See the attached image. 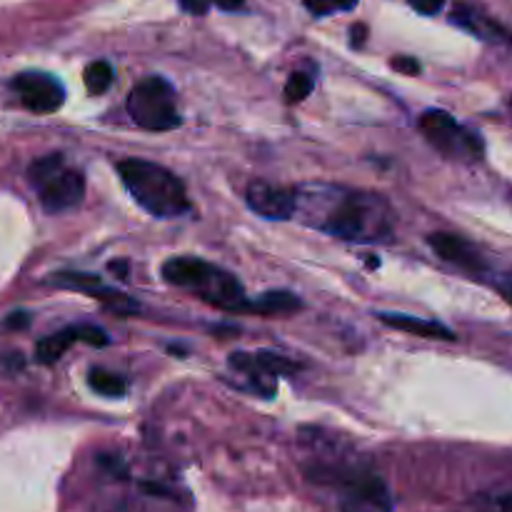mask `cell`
Wrapping results in <instances>:
<instances>
[{
  "label": "cell",
  "mask_w": 512,
  "mask_h": 512,
  "mask_svg": "<svg viewBox=\"0 0 512 512\" xmlns=\"http://www.w3.org/2000/svg\"><path fill=\"white\" fill-rule=\"evenodd\" d=\"M213 3L223 10H238V8H243L245 0H213Z\"/></svg>",
  "instance_id": "27"
},
{
  "label": "cell",
  "mask_w": 512,
  "mask_h": 512,
  "mask_svg": "<svg viewBox=\"0 0 512 512\" xmlns=\"http://www.w3.org/2000/svg\"><path fill=\"white\" fill-rule=\"evenodd\" d=\"M365 43V25H353V45Z\"/></svg>",
  "instance_id": "29"
},
{
  "label": "cell",
  "mask_w": 512,
  "mask_h": 512,
  "mask_svg": "<svg viewBox=\"0 0 512 512\" xmlns=\"http://www.w3.org/2000/svg\"><path fill=\"white\" fill-rule=\"evenodd\" d=\"M163 278L175 288L198 295L213 308L225 313H245L248 310V295L243 285L228 270L208 263L203 258H170L163 263Z\"/></svg>",
  "instance_id": "3"
},
{
  "label": "cell",
  "mask_w": 512,
  "mask_h": 512,
  "mask_svg": "<svg viewBox=\"0 0 512 512\" xmlns=\"http://www.w3.org/2000/svg\"><path fill=\"white\" fill-rule=\"evenodd\" d=\"M315 83L308 73H293L285 83V100L288 103H303L310 93H313Z\"/></svg>",
  "instance_id": "18"
},
{
  "label": "cell",
  "mask_w": 512,
  "mask_h": 512,
  "mask_svg": "<svg viewBox=\"0 0 512 512\" xmlns=\"http://www.w3.org/2000/svg\"><path fill=\"white\" fill-rule=\"evenodd\" d=\"M73 343H78V328H75V325H70V328H63V330H58V333H53V335H48V338L40 340V343L35 345V360H38L40 365L58 363V360L68 353L70 345Z\"/></svg>",
  "instance_id": "15"
},
{
  "label": "cell",
  "mask_w": 512,
  "mask_h": 512,
  "mask_svg": "<svg viewBox=\"0 0 512 512\" xmlns=\"http://www.w3.org/2000/svg\"><path fill=\"white\" fill-rule=\"evenodd\" d=\"M303 3L313 15H328L335 10V5L330 0H303Z\"/></svg>",
  "instance_id": "23"
},
{
  "label": "cell",
  "mask_w": 512,
  "mask_h": 512,
  "mask_svg": "<svg viewBox=\"0 0 512 512\" xmlns=\"http://www.w3.org/2000/svg\"><path fill=\"white\" fill-rule=\"evenodd\" d=\"M110 270H113L118 278H128V263L125 260H118V263H110Z\"/></svg>",
  "instance_id": "28"
},
{
  "label": "cell",
  "mask_w": 512,
  "mask_h": 512,
  "mask_svg": "<svg viewBox=\"0 0 512 512\" xmlns=\"http://www.w3.org/2000/svg\"><path fill=\"white\" fill-rule=\"evenodd\" d=\"M298 210L305 223L350 243H378L393 235V210L383 195L363 190L308 185L295 190Z\"/></svg>",
  "instance_id": "1"
},
{
  "label": "cell",
  "mask_w": 512,
  "mask_h": 512,
  "mask_svg": "<svg viewBox=\"0 0 512 512\" xmlns=\"http://www.w3.org/2000/svg\"><path fill=\"white\" fill-rule=\"evenodd\" d=\"M393 68L400 70V73H405V75H418L420 73V63H418V60H413V58H395Z\"/></svg>",
  "instance_id": "22"
},
{
  "label": "cell",
  "mask_w": 512,
  "mask_h": 512,
  "mask_svg": "<svg viewBox=\"0 0 512 512\" xmlns=\"http://www.w3.org/2000/svg\"><path fill=\"white\" fill-rule=\"evenodd\" d=\"M488 512H512V493L510 495H503V498L495 500V503L490 505Z\"/></svg>",
  "instance_id": "26"
},
{
  "label": "cell",
  "mask_w": 512,
  "mask_h": 512,
  "mask_svg": "<svg viewBox=\"0 0 512 512\" xmlns=\"http://www.w3.org/2000/svg\"><path fill=\"white\" fill-rule=\"evenodd\" d=\"M118 175L130 198L153 218H180L190 210L185 183L163 165L143 158H125L118 163Z\"/></svg>",
  "instance_id": "2"
},
{
  "label": "cell",
  "mask_w": 512,
  "mask_h": 512,
  "mask_svg": "<svg viewBox=\"0 0 512 512\" xmlns=\"http://www.w3.org/2000/svg\"><path fill=\"white\" fill-rule=\"evenodd\" d=\"M58 288H68V290H80V293L90 295V298L100 300L110 313L120 315V318H128V315H135L140 310V305L135 303L133 298H128L120 290L108 288L98 275H88V273H58L53 275L50 280Z\"/></svg>",
  "instance_id": "11"
},
{
  "label": "cell",
  "mask_w": 512,
  "mask_h": 512,
  "mask_svg": "<svg viewBox=\"0 0 512 512\" xmlns=\"http://www.w3.org/2000/svg\"><path fill=\"white\" fill-rule=\"evenodd\" d=\"M230 368L238 370L240 375L253 383L255 393H260L263 398H273L275 393V378H283V375L298 373V365L293 363L285 355L273 353V350H260V353H233L230 355Z\"/></svg>",
  "instance_id": "8"
},
{
  "label": "cell",
  "mask_w": 512,
  "mask_h": 512,
  "mask_svg": "<svg viewBox=\"0 0 512 512\" xmlns=\"http://www.w3.org/2000/svg\"><path fill=\"white\" fill-rule=\"evenodd\" d=\"M28 178L35 185V190H38L40 205L48 213L73 210L85 198L83 173L68 168L63 163V155H48V158L35 160L28 168Z\"/></svg>",
  "instance_id": "5"
},
{
  "label": "cell",
  "mask_w": 512,
  "mask_h": 512,
  "mask_svg": "<svg viewBox=\"0 0 512 512\" xmlns=\"http://www.w3.org/2000/svg\"><path fill=\"white\" fill-rule=\"evenodd\" d=\"M28 325H30L28 313H13V315H8V320H5V328H13V330L28 328Z\"/></svg>",
  "instance_id": "25"
},
{
  "label": "cell",
  "mask_w": 512,
  "mask_h": 512,
  "mask_svg": "<svg viewBox=\"0 0 512 512\" xmlns=\"http://www.w3.org/2000/svg\"><path fill=\"white\" fill-rule=\"evenodd\" d=\"M430 248L435 250L438 258H443L445 263L455 265L460 273L470 275V278L483 280L485 275H490V263L480 248L475 243H470L468 238L455 233H433L428 238Z\"/></svg>",
  "instance_id": "10"
},
{
  "label": "cell",
  "mask_w": 512,
  "mask_h": 512,
  "mask_svg": "<svg viewBox=\"0 0 512 512\" xmlns=\"http://www.w3.org/2000/svg\"><path fill=\"white\" fill-rule=\"evenodd\" d=\"M420 130L433 148L450 158L475 160L483 155V140L478 133L463 128L458 120L445 110H428L420 118Z\"/></svg>",
  "instance_id": "7"
},
{
  "label": "cell",
  "mask_w": 512,
  "mask_h": 512,
  "mask_svg": "<svg viewBox=\"0 0 512 512\" xmlns=\"http://www.w3.org/2000/svg\"><path fill=\"white\" fill-rule=\"evenodd\" d=\"M495 288L500 290V295H503L508 303H512V270H508V273L498 275V280H495Z\"/></svg>",
  "instance_id": "24"
},
{
  "label": "cell",
  "mask_w": 512,
  "mask_h": 512,
  "mask_svg": "<svg viewBox=\"0 0 512 512\" xmlns=\"http://www.w3.org/2000/svg\"><path fill=\"white\" fill-rule=\"evenodd\" d=\"M88 385L103 398H123L128 393V383H125L123 375L110 373L105 368H93L88 373Z\"/></svg>",
  "instance_id": "16"
},
{
  "label": "cell",
  "mask_w": 512,
  "mask_h": 512,
  "mask_svg": "<svg viewBox=\"0 0 512 512\" xmlns=\"http://www.w3.org/2000/svg\"><path fill=\"white\" fill-rule=\"evenodd\" d=\"M378 320L388 328L400 330V333L418 335V338L428 340H455V333L448 325L438 323V320L428 318H415V315H403V313H378Z\"/></svg>",
  "instance_id": "13"
},
{
  "label": "cell",
  "mask_w": 512,
  "mask_h": 512,
  "mask_svg": "<svg viewBox=\"0 0 512 512\" xmlns=\"http://www.w3.org/2000/svg\"><path fill=\"white\" fill-rule=\"evenodd\" d=\"M75 328H78L80 343H88V345H93V348H105V345L110 343L108 333H105L103 328H98V325L83 323V325H75Z\"/></svg>",
  "instance_id": "19"
},
{
  "label": "cell",
  "mask_w": 512,
  "mask_h": 512,
  "mask_svg": "<svg viewBox=\"0 0 512 512\" xmlns=\"http://www.w3.org/2000/svg\"><path fill=\"white\" fill-rule=\"evenodd\" d=\"M330 3H333L338 10H350L358 5V0H330Z\"/></svg>",
  "instance_id": "30"
},
{
  "label": "cell",
  "mask_w": 512,
  "mask_h": 512,
  "mask_svg": "<svg viewBox=\"0 0 512 512\" xmlns=\"http://www.w3.org/2000/svg\"><path fill=\"white\" fill-rule=\"evenodd\" d=\"M303 308L300 298L290 290H270V293L260 295L258 300H250L248 310L250 313L265 315V318H275V315H290L298 313Z\"/></svg>",
  "instance_id": "14"
},
{
  "label": "cell",
  "mask_w": 512,
  "mask_h": 512,
  "mask_svg": "<svg viewBox=\"0 0 512 512\" xmlns=\"http://www.w3.org/2000/svg\"><path fill=\"white\" fill-rule=\"evenodd\" d=\"M308 478L335 490L340 512H393V495L385 480L363 465L318 463L308 470Z\"/></svg>",
  "instance_id": "4"
},
{
  "label": "cell",
  "mask_w": 512,
  "mask_h": 512,
  "mask_svg": "<svg viewBox=\"0 0 512 512\" xmlns=\"http://www.w3.org/2000/svg\"><path fill=\"white\" fill-rule=\"evenodd\" d=\"M13 90L18 93L20 103L25 108L40 115L55 113L65 100V90L60 80L48 73H40V70H28V73L15 75Z\"/></svg>",
  "instance_id": "9"
},
{
  "label": "cell",
  "mask_w": 512,
  "mask_h": 512,
  "mask_svg": "<svg viewBox=\"0 0 512 512\" xmlns=\"http://www.w3.org/2000/svg\"><path fill=\"white\" fill-rule=\"evenodd\" d=\"M83 80L90 95H103L105 90L113 85V68H110V63H105V60H95V63H90L88 68H85Z\"/></svg>",
  "instance_id": "17"
},
{
  "label": "cell",
  "mask_w": 512,
  "mask_h": 512,
  "mask_svg": "<svg viewBox=\"0 0 512 512\" xmlns=\"http://www.w3.org/2000/svg\"><path fill=\"white\" fill-rule=\"evenodd\" d=\"M245 203L253 213L265 220H290L298 210V195L295 190L283 185L268 183V180H253L245 190Z\"/></svg>",
  "instance_id": "12"
},
{
  "label": "cell",
  "mask_w": 512,
  "mask_h": 512,
  "mask_svg": "<svg viewBox=\"0 0 512 512\" xmlns=\"http://www.w3.org/2000/svg\"><path fill=\"white\" fill-rule=\"evenodd\" d=\"M128 113L138 128L150 133H165L180 125V113L175 108V90L160 75L140 80L128 95Z\"/></svg>",
  "instance_id": "6"
},
{
  "label": "cell",
  "mask_w": 512,
  "mask_h": 512,
  "mask_svg": "<svg viewBox=\"0 0 512 512\" xmlns=\"http://www.w3.org/2000/svg\"><path fill=\"white\" fill-rule=\"evenodd\" d=\"M408 3H410V8L418 10L420 15H435L443 10L445 0H408Z\"/></svg>",
  "instance_id": "20"
},
{
  "label": "cell",
  "mask_w": 512,
  "mask_h": 512,
  "mask_svg": "<svg viewBox=\"0 0 512 512\" xmlns=\"http://www.w3.org/2000/svg\"><path fill=\"white\" fill-rule=\"evenodd\" d=\"M178 3L183 5L185 13L205 15L210 10V5H213V0H178Z\"/></svg>",
  "instance_id": "21"
}]
</instances>
